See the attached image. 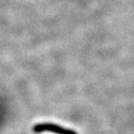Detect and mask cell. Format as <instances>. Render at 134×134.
Listing matches in <instances>:
<instances>
[{"label": "cell", "mask_w": 134, "mask_h": 134, "mask_svg": "<svg viewBox=\"0 0 134 134\" xmlns=\"http://www.w3.org/2000/svg\"><path fill=\"white\" fill-rule=\"evenodd\" d=\"M33 131L36 133L43 132H50L56 134H77L73 130L67 129L60 125L52 123H41L37 124L33 127Z\"/></svg>", "instance_id": "1"}]
</instances>
